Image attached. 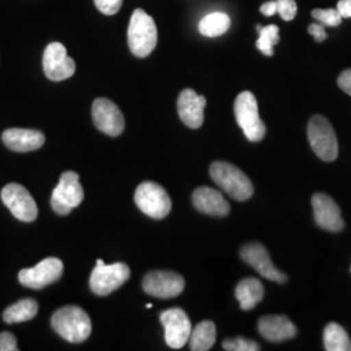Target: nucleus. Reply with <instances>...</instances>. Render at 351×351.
<instances>
[{"instance_id": "nucleus-1", "label": "nucleus", "mask_w": 351, "mask_h": 351, "mask_svg": "<svg viewBox=\"0 0 351 351\" xmlns=\"http://www.w3.org/2000/svg\"><path fill=\"white\" fill-rule=\"evenodd\" d=\"M51 326L64 339L80 343L91 335V320L88 315L77 306H65L52 315Z\"/></svg>"}, {"instance_id": "nucleus-2", "label": "nucleus", "mask_w": 351, "mask_h": 351, "mask_svg": "<svg viewBox=\"0 0 351 351\" xmlns=\"http://www.w3.org/2000/svg\"><path fill=\"white\" fill-rule=\"evenodd\" d=\"M158 43V29L154 19L143 10H136L129 21L128 45L137 58H146L155 50Z\"/></svg>"}, {"instance_id": "nucleus-3", "label": "nucleus", "mask_w": 351, "mask_h": 351, "mask_svg": "<svg viewBox=\"0 0 351 351\" xmlns=\"http://www.w3.org/2000/svg\"><path fill=\"white\" fill-rule=\"evenodd\" d=\"M210 175L213 182L236 201H247L254 194L250 178L233 164L215 162L210 168Z\"/></svg>"}, {"instance_id": "nucleus-4", "label": "nucleus", "mask_w": 351, "mask_h": 351, "mask_svg": "<svg viewBox=\"0 0 351 351\" xmlns=\"http://www.w3.org/2000/svg\"><path fill=\"white\" fill-rule=\"evenodd\" d=\"M307 137L317 158L335 162L339 156V141L332 124L322 114H315L307 126Z\"/></svg>"}, {"instance_id": "nucleus-5", "label": "nucleus", "mask_w": 351, "mask_h": 351, "mask_svg": "<svg viewBox=\"0 0 351 351\" xmlns=\"http://www.w3.org/2000/svg\"><path fill=\"white\" fill-rule=\"evenodd\" d=\"M234 114L239 128L250 142L264 138L267 128L259 116L258 101L250 91H242L234 101Z\"/></svg>"}, {"instance_id": "nucleus-6", "label": "nucleus", "mask_w": 351, "mask_h": 351, "mask_svg": "<svg viewBox=\"0 0 351 351\" xmlns=\"http://www.w3.org/2000/svg\"><path fill=\"white\" fill-rule=\"evenodd\" d=\"M134 202L139 210L151 219H164L172 210V201L168 193L156 182L146 181L139 185Z\"/></svg>"}, {"instance_id": "nucleus-7", "label": "nucleus", "mask_w": 351, "mask_h": 351, "mask_svg": "<svg viewBox=\"0 0 351 351\" xmlns=\"http://www.w3.org/2000/svg\"><path fill=\"white\" fill-rule=\"evenodd\" d=\"M130 277V268L125 263L107 265L101 259L97 261V267L90 276V288L97 295H108L121 288Z\"/></svg>"}, {"instance_id": "nucleus-8", "label": "nucleus", "mask_w": 351, "mask_h": 351, "mask_svg": "<svg viewBox=\"0 0 351 351\" xmlns=\"http://www.w3.org/2000/svg\"><path fill=\"white\" fill-rule=\"evenodd\" d=\"M84 201V189L80 182V176L75 172H64L58 186L53 189L51 197L52 210L58 215H69Z\"/></svg>"}, {"instance_id": "nucleus-9", "label": "nucleus", "mask_w": 351, "mask_h": 351, "mask_svg": "<svg viewBox=\"0 0 351 351\" xmlns=\"http://www.w3.org/2000/svg\"><path fill=\"white\" fill-rule=\"evenodd\" d=\"M1 201L20 221L32 223L38 217L37 203L23 185L8 184L4 186L1 190Z\"/></svg>"}, {"instance_id": "nucleus-10", "label": "nucleus", "mask_w": 351, "mask_h": 351, "mask_svg": "<svg viewBox=\"0 0 351 351\" xmlns=\"http://www.w3.org/2000/svg\"><path fill=\"white\" fill-rule=\"evenodd\" d=\"M63 262L60 259L46 258L33 268L21 269L19 274V281L26 288L39 290L58 281L63 275Z\"/></svg>"}, {"instance_id": "nucleus-11", "label": "nucleus", "mask_w": 351, "mask_h": 351, "mask_svg": "<svg viewBox=\"0 0 351 351\" xmlns=\"http://www.w3.org/2000/svg\"><path fill=\"white\" fill-rule=\"evenodd\" d=\"M43 71L46 77L53 82L68 80L75 75V60L68 56L65 46L60 42H52L46 47L43 53Z\"/></svg>"}, {"instance_id": "nucleus-12", "label": "nucleus", "mask_w": 351, "mask_h": 351, "mask_svg": "<svg viewBox=\"0 0 351 351\" xmlns=\"http://www.w3.org/2000/svg\"><path fill=\"white\" fill-rule=\"evenodd\" d=\"M143 290L156 298H175L185 289V280L172 271H152L143 278Z\"/></svg>"}, {"instance_id": "nucleus-13", "label": "nucleus", "mask_w": 351, "mask_h": 351, "mask_svg": "<svg viewBox=\"0 0 351 351\" xmlns=\"http://www.w3.org/2000/svg\"><path fill=\"white\" fill-rule=\"evenodd\" d=\"M160 322L164 326L167 345L172 349L184 348L193 329L186 313L181 308H169L160 314Z\"/></svg>"}, {"instance_id": "nucleus-14", "label": "nucleus", "mask_w": 351, "mask_h": 351, "mask_svg": "<svg viewBox=\"0 0 351 351\" xmlns=\"http://www.w3.org/2000/svg\"><path fill=\"white\" fill-rule=\"evenodd\" d=\"M93 121L98 130L101 133L117 137L124 132L125 120L119 107L106 98H99L93 103Z\"/></svg>"}, {"instance_id": "nucleus-15", "label": "nucleus", "mask_w": 351, "mask_h": 351, "mask_svg": "<svg viewBox=\"0 0 351 351\" xmlns=\"http://www.w3.org/2000/svg\"><path fill=\"white\" fill-rule=\"evenodd\" d=\"M241 258L251 265L261 276L278 284H285L288 276L272 263L268 250L261 243H247L241 249Z\"/></svg>"}, {"instance_id": "nucleus-16", "label": "nucleus", "mask_w": 351, "mask_h": 351, "mask_svg": "<svg viewBox=\"0 0 351 351\" xmlns=\"http://www.w3.org/2000/svg\"><path fill=\"white\" fill-rule=\"evenodd\" d=\"M313 208L316 224L328 232H341L343 219L339 204L324 193H316L313 197Z\"/></svg>"}, {"instance_id": "nucleus-17", "label": "nucleus", "mask_w": 351, "mask_h": 351, "mask_svg": "<svg viewBox=\"0 0 351 351\" xmlns=\"http://www.w3.org/2000/svg\"><path fill=\"white\" fill-rule=\"evenodd\" d=\"M206 98L198 95L193 88H185L181 91L177 101V111L181 121L191 129H198L204 121Z\"/></svg>"}, {"instance_id": "nucleus-18", "label": "nucleus", "mask_w": 351, "mask_h": 351, "mask_svg": "<svg viewBox=\"0 0 351 351\" xmlns=\"http://www.w3.org/2000/svg\"><path fill=\"white\" fill-rule=\"evenodd\" d=\"M1 139L10 150L16 151V152H29V151L38 150L43 146L45 134L34 129L12 128V129H7L3 133Z\"/></svg>"}, {"instance_id": "nucleus-19", "label": "nucleus", "mask_w": 351, "mask_h": 351, "mask_svg": "<svg viewBox=\"0 0 351 351\" xmlns=\"http://www.w3.org/2000/svg\"><path fill=\"white\" fill-rule=\"evenodd\" d=\"M259 333L271 342H282L297 336V328L284 315H267L258 322Z\"/></svg>"}, {"instance_id": "nucleus-20", "label": "nucleus", "mask_w": 351, "mask_h": 351, "mask_svg": "<svg viewBox=\"0 0 351 351\" xmlns=\"http://www.w3.org/2000/svg\"><path fill=\"white\" fill-rule=\"evenodd\" d=\"M193 204L202 213L223 217L229 213V203L223 194L215 189L202 186L193 194Z\"/></svg>"}, {"instance_id": "nucleus-21", "label": "nucleus", "mask_w": 351, "mask_h": 351, "mask_svg": "<svg viewBox=\"0 0 351 351\" xmlns=\"http://www.w3.org/2000/svg\"><path fill=\"white\" fill-rule=\"evenodd\" d=\"M264 288L262 282L254 277H247L239 281L236 288V298L239 300L243 311H250L263 300Z\"/></svg>"}, {"instance_id": "nucleus-22", "label": "nucleus", "mask_w": 351, "mask_h": 351, "mask_svg": "<svg viewBox=\"0 0 351 351\" xmlns=\"http://www.w3.org/2000/svg\"><path fill=\"white\" fill-rule=\"evenodd\" d=\"M216 341V326L213 322H202L194 329H191L189 343L190 350L207 351L215 345Z\"/></svg>"}, {"instance_id": "nucleus-23", "label": "nucleus", "mask_w": 351, "mask_h": 351, "mask_svg": "<svg viewBox=\"0 0 351 351\" xmlns=\"http://www.w3.org/2000/svg\"><path fill=\"white\" fill-rule=\"evenodd\" d=\"M37 314V301H34L32 298H25V300L16 302L14 304L10 306L3 314V320L7 324H17V323H24V322L32 320L33 317H36Z\"/></svg>"}, {"instance_id": "nucleus-24", "label": "nucleus", "mask_w": 351, "mask_h": 351, "mask_svg": "<svg viewBox=\"0 0 351 351\" xmlns=\"http://www.w3.org/2000/svg\"><path fill=\"white\" fill-rule=\"evenodd\" d=\"M230 27V19L224 12H213L204 16L198 25L199 33L204 37H220Z\"/></svg>"}, {"instance_id": "nucleus-25", "label": "nucleus", "mask_w": 351, "mask_h": 351, "mask_svg": "<svg viewBox=\"0 0 351 351\" xmlns=\"http://www.w3.org/2000/svg\"><path fill=\"white\" fill-rule=\"evenodd\" d=\"M326 351H351V339L346 330L337 323H329L324 329Z\"/></svg>"}, {"instance_id": "nucleus-26", "label": "nucleus", "mask_w": 351, "mask_h": 351, "mask_svg": "<svg viewBox=\"0 0 351 351\" xmlns=\"http://www.w3.org/2000/svg\"><path fill=\"white\" fill-rule=\"evenodd\" d=\"M259 38L256 40L258 50L262 51L265 56H274V47L280 40V29L276 25L258 26Z\"/></svg>"}, {"instance_id": "nucleus-27", "label": "nucleus", "mask_w": 351, "mask_h": 351, "mask_svg": "<svg viewBox=\"0 0 351 351\" xmlns=\"http://www.w3.org/2000/svg\"><path fill=\"white\" fill-rule=\"evenodd\" d=\"M223 348L228 351H259L261 346L258 342L251 339L237 337V339H226L223 342Z\"/></svg>"}, {"instance_id": "nucleus-28", "label": "nucleus", "mask_w": 351, "mask_h": 351, "mask_svg": "<svg viewBox=\"0 0 351 351\" xmlns=\"http://www.w3.org/2000/svg\"><path fill=\"white\" fill-rule=\"evenodd\" d=\"M313 17L324 26H339L342 23V17L337 8H328V10H319L316 8L313 11Z\"/></svg>"}, {"instance_id": "nucleus-29", "label": "nucleus", "mask_w": 351, "mask_h": 351, "mask_svg": "<svg viewBox=\"0 0 351 351\" xmlns=\"http://www.w3.org/2000/svg\"><path fill=\"white\" fill-rule=\"evenodd\" d=\"M277 12L284 21H291L297 14V3L294 0H276Z\"/></svg>"}, {"instance_id": "nucleus-30", "label": "nucleus", "mask_w": 351, "mask_h": 351, "mask_svg": "<svg viewBox=\"0 0 351 351\" xmlns=\"http://www.w3.org/2000/svg\"><path fill=\"white\" fill-rule=\"evenodd\" d=\"M94 3H95V7L103 14H107V16L116 14L123 5V0H94Z\"/></svg>"}, {"instance_id": "nucleus-31", "label": "nucleus", "mask_w": 351, "mask_h": 351, "mask_svg": "<svg viewBox=\"0 0 351 351\" xmlns=\"http://www.w3.org/2000/svg\"><path fill=\"white\" fill-rule=\"evenodd\" d=\"M17 339L10 332L0 333V351H17Z\"/></svg>"}, {"instance_id": "nucleus-32", "label": "nucleus", "mask_w": 351, "mask_h": 351, "mask_svg": "<svg viewBox=\"0 0 351 351\" xmlns=\"http://www.w3.org/2000/svg\"><path fill=\"white\" fill-rule=\"evenodd\" d=\"M308 33L315 38L316 42H323L326 39V32L323 24H311L308 26Z\"/></svg>"}, {"instance_id": "nucleus-33", "label": "nucleus", "mask_w": 351, "mask_h": 351, "mask_svg": "<svg viewBox=\"0 0 351 351\" xmlns=\"http://www.w3.org/2000/svg\"><path fill=\"white\" fill-rule=\"evenodd\" d=\"M339 86L351 97V69L343 71L339 77Z\"/></svg>"}, {"instance_id": "nucleus-34", "label": "nucleus", "mask_w": 351, "mask_h": 351, "mask_svg": "<svg viewBox=\"0 0 351 351\" xmlns=\"http://www.w3.org/2000/svg\"><path fill=\"white\" fill-rule=\"evenodd\" d=\"M337 11L342 19L351 17V0H339L337 3Z\"/></svg>"}, {"instance_id": "nucleus-35", "label": "nucleus", "mask_w": 351, "mask_h": 351, "mask_svg": "<svg viewBox=\"0 0 351 351\" xmlns=\"http://www.w3.org/2000/svg\"><path fill=\"white\" fill-rule=\"evenodd\" d=\"M261 12L263 13L264 16H268V17L274 16L275 13H277L276 0L264 3L263 5L261 7Z\"/></svg>"}, {"instance_id": "nucleus-36", "label": "nucleus", "mask_w": 351, "mask_h": 351, "mask_svg": "<svg viewBox=\"0 0 351 351\" xmlns=\"http://www.w3.org/2000/svg\"><path fill=\"white\" fill-rule=\"evenodd\" d=\"M146 307H147V308H151V307H152V304H151V303H147V304H146Z\"/></svg>"}, {"instance_id": "nucleus-37", "label": "nucleus", "mask_w": 351, "mask_h": 351, "mask_svg": "<svg viewBox=\"0 0 351 351\" xmlns=\"http://www.w3.org/2000/svg\"><path fill=\"white\" fill-rule=\"evenodd\" d=\"M350 271H351V268H350Z\"/></svg>"}]
</instances>
